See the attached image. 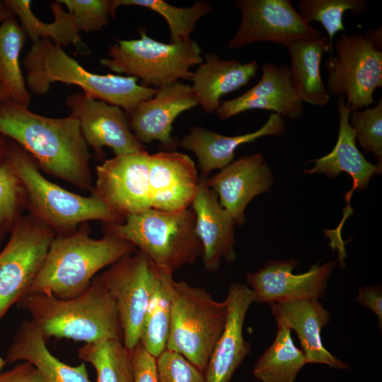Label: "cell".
I'll list each match as a JSON object with an SVG mask.
<instances>
[{
  "instance_id": "22",
  "label": "cell",
  "mask_w": 382,
  "mask_h": 382,
  "mask_svg": "<svg viewBox=\"0 0 382 382\" xmlns=\"http://www.w3.org/2000/svg\"><path fill=\"white\" fill-rule=\"evenodd\" d=\"M195 214V231L202 245V261L209 272H216L222 259L233 262L235 221L224 209L216 193L199 179L195 197L190 207Z\"/></svg>"
},
{
  "instance_id": "16",
  "label": "cell",
  "mask_w": 382,
  "mask_h": 382,
  "mask_svg": "<svg viewBox=\"0 0 382 382\" xmlns=\"http://www.w3.org/2000/svg\"><path fill=\"white\" fill-rule=\"evenodd\" d=\"M198 105L191 86L176 81L151 98L141 101L126 113L129 127L142 144L158 141L166 151H174L178 141L170 136L172 124L182 112Z\"/></svg>"
},
{
  "instance_id": "40",
  "label": "cell",
  "mask_w": 382,
  "mask_h": 382,
  "mask_svg": "<svg viewBox=\"0 0 382 382\" xmlns=\"http://www.w3.org/2000/svg\"><path fill=\"white\" fill-rule=\"evenodd\" d=\"M0 382H45L37 369L22 361L9 371L0 373Z\"/></svg>"
},
{
  "instance_id": "4",
  "label": "cell",
  "mask_w": 382,
  "mask_h": 382,
  "mask_svg": "<svg viewBox=\"0 0 382 382\" xmlns=\"http://www.w3.org/2000/svg\"><path fill=\"white\" fill-rule=\"evenodd\" d=\"M23 65L26 86L34 94H45L56 82L76 85L85 95L118 106L126 113L158 90L139 84L134 76L91 73L50 40L33 43Z\"/></svg>"
},
{
  "instance_id": "19",
  "label": "cell",
  "mask_w": 382,
  "mask_h": 382,
  "mask_svg": "<svg viewBox=\"0 0 382 382\" xmlns=\"http://www.w3.org/2000/svg\"><path fill=\"white\" fill-rule=\"evenodd\" d=\"M199 183L196 166L188 156L175 151L150 155L151 209L173 212L190 208Z\"/></svg>"
},
{
  "instance_id": "9",
  "label": "cell",
  "mask_w": 382,
  "mask_h": 382,
  "mask_svg": "<svg viewBox=\"0 0 382 382\" xmlns=\"http://www.w3.org/2000/svg\"><path fill=\"white\" fill-rule=\"evenodd\" d=\"M335 50L325 62L329 95L342 96L350 112L369 108L382 87L381 50L359 33H342Z\"/></svg>"
},
{
  "instance_id": "20",
  "label": "cell",
  "mask_w": 382,
  "mask_h": 382,
  "mask_svg": "<svg viewBox=\"0 0 382 382\" xmlns=\"http://www.w3.org/2000/svg\"><path fill=\"white\" fill-rule=\"evenodd\" d=\"M258 83L241 96L221 103L216 114L226 120L252 110L274 112L281 117L296 119L304 108L291 82L290 68L285 64H265Z\"/></svg>"
},
{
  "instance_id": "32",
  "label": "cell",
  "mask_w": 382,
  "mask_h": 382,
  "mask_svg": "<svg viewBox=\"0 0 382 382\" xmlns=\"http://www.w3.org/2000/svg\"><path fill=\"white\" fill-rule=\"evenodd\" d=\"M78 356L93 366L97 382H134L131 352L122 341L85 343L79 349Z\"/></svg>"
},
{
  "instance_id": "31",
  "label": "cell",
  "mask_w": 382,
  "mask_h": 382,
  "mask_svg": "<svg viewBox=\"0 0 382 382\" xmlns=\"http://www.w3.org/2000/svg\"><path fill=\"white\" fill-rule=\"evenodd\" d=\"M25 37L15 16L0 23V82L11 100L28 108L31 94L20 65Z\"/></svg>"
},
{
  "instance_id": "2",
  "label": "cell",
  "mask_w": 382,
  "mask_h": 382,
  "mask_svg": "<svg viewBox=\"0 0 382 382\" xmlns=\"http://www.w3.org/2000/svg\"><path fill=\"white\" fill-rule=\"evenodd\" d=\"M135 248L131 243L109 233L94 239L87 226L55 236L26 294L76 298L88 289L98 272L132 253Z\"/></svg>"
},
{
  "instance_id": "12",
  "label": "cell",
  "mask_w": 382,
  "mask_h": 382,
  "mask_svg": "<svg viewBox=\"0 0 382 382\" xmlns=\"http://www.w3.org/2000/svg\"><path fill=\"white\" fill-rule=\"evenodd\" d=\"M240 26L228 48L240 49L256 42H272L284 47L303 39L320 37V32L306 23L290 0H238Z\"/></svg>"
},
{
  "instance_id": "38",
  "label": "cell",
  "mask_w": 382,
  "mask_h": 382,
  "mask_svg": "<svg viewBox=\"0 0 382 382\" xmlns=\"http://www.w3.org/2000/svg\"><path fill=\"white\" fill-rule=\"evenodd\" d=\"M156 362L158 382H206L204 372L175 352L166 349Z\"/></svg>"
},
{
  "instance_id": "3",
  "label": "cell",
  "mask_w": 382,
  "mask_h": 382,
  "mask_svg": "<svg viewBox=\"0 0 382 382\" xmlns=\"http://www.w3.org/2000/svg\"><path fill=\"white\" fill-rule=\"evenodd\" d=\"M16 303L29 313L46 341L54 337L85 343L105 340L122 342L115 301L100 275L76 298L60 299L44 294H27Z\"/></svg>"
},
{
  "instance_id": "36",
  "label": "cell",
  "mask_w": 382,
  "mask_h": 382,
  "mask_svg": "<svg viewBox=\"0 0 382 382\" xmlns=\"http://www.w3.org/2000/svg\"><path fill=\"white\" fill-rule=\"evenodd\" d=\"M73 17L79 31L98 32L112 16L110 0H58Z\"/></svg>"
},
{
  "instance_id": "27",
  "label": "cell",
  "mask_w": 382,
  "mask_h": 382,
  "mask_svg": "<svg viewBox=\"0 0 382 382\" xmlns=\"http://www.w3.org/2000/svg\"><path fill=\"white\" fill-rule=\"evenodd\" d=\"M285 47L291 57V82L298 97L303 103L326 105L330 96L321 78L320 62L325 53L333 52L328 37L299 40Z\"/></svg>"
},
{
  "instance_id": "8",
  "label": "cell",
  "mask_w": 382,
  "mask_h": 382,
  "mask_svg": "<svg viewBox=\"0 0 382 382\" xmlns=\"http://www.w3.org/2000/svg\"><path fill=\"white\" fill-rule=\"evenodd\" d=\"M139 39L118 40L100 64L117 74L140 79L141 85L163 88L180 79L190 80V68L202 62L197 42L165 43L140 28Z\"/></svg>"
},
{
  "instance_id": "37",
  "label": "cell",
  "mask_w": 382,
  "mask_h": 382,
  "mask_svg": "<svg viewBox=\"0 0 382 382\" xmlns=\"http://www.w3.org/2000/svg\"><path fill=\"white\" fill-rule=\"evenodd\" d=\"M23 199L26 200L24 188L6 161L0 166V238L13 223Z\"/></svg>"
},
{
  "instance_id": "7",
  "label": "cell",
  "mask_w": 382,
  "mask_h": 382,
  "mask_svg": "<svg viewBox=\"0 0 382 382\" xmlns=\"http://www.w3.org/2000/svg\"><path fill=\"white\" fill-rule=\"evenodd\" d=\"M226 301L214 299L205 288L173 280L171 320L166 349L204 372L227 318Z\"/></svg>"
},
{
  "instance_id": "10",
  "label": "cell",
  "mask_w": 382,
  "mask_h": 382,
  "mask_svg": "<svg viewBox=\"0 0 382 382\" xmlns=\"http://www.w3.org/2000/svg\"><path fill=\"white\" fill-rule=\"evenodd\" d=\"M54 237V231L32 214L13 227L0 253V320L28 292Z\"/></svg>"
},
{
  "instance_id": "34",
  "label": "cell",
  "mask_w": 382,
  "mask_h": 382,
  "mask_svg": "<svg viewBox=\"0 0 382 382\" xmlns=\"http://www.w3.org/2000/svg\"><path fill=\"white\" fill-rule=\"evenodd\" d=\"M364 0H300L297 12L308 24L313 21L321 23L328 33V40L333 47L335 35L346 30L342 23L343 15L349 11L353 13H361L367 8Z\"/></svg>"
},
{
  "instance_id": "30",
  "label": "cell",
  "mask_w": 382,
  "mask_h": 382,
  "mask_svg": "<svg viewBox=\"0 0 382 382\" xmlns=\"http://www.w3.org/2000/svg\"><path fill=\"white\" fill-rule=\"evenodd\" d=\"M276 321L274 340L257 360L253 374L261 382H294L306 360L294 343L290 327L282 320Z\"/></svg>"
},
{
  "instance_id": "15",
  "label": "cell",
  "mask_w": 382,
  "mask_h": 382,
  "mask_svg": "<svg viewBox=\"0 0 382 382\" xmlns=\"http://www.w3.org/2000/svg\"><path fill=\"white\" fill-rule=\"evenodd\" d=\"M336 265L330 261L315 264L306 272L294 274V260L271 261L255 272L246 274L247 282L259 303H271L321 298Z\"/></svg>"
},
{
  "instance_id": "43",
  "label": "cell",
  "mask_w": 382,
  "mask_h": 382,
  "mask_svg": "<svg viewBox=\"0 0 382 382\" xmlns=\"http://www.w3.org/2000/svg\"><path fill=\"white\" fill-rule=\"evenodd\" d=\"M15 16L4 1H0V23Z\"/></svg>"
},
{
  "instance_id": "1",
  "label": "cell",
  "mask_w": 382,
  "mask_h": 382,
  "mask_svg": "<svg viewBox=\"0 0 382 382\" xmlns=\"http://www.w3.org/2000/svg\"><path fill=\"white\" fill-rule=\"evenodd\" d=\"M0 134L15 140L48 173L93 192L91 155L72 115L50 117L11 99L1 100Z\"/></svg>"
},
{
  "instance_id": "6",
  "label": "cell",
  "mask_w": 382,
  "mask_h": 382,
  "mask_svg": "<svg viewBox=\"0 0 382 382\" xmlns=\"http://www.w3.org/2000/svg\"><path fill=\"white\" fill-rule=\"evenodd\" d=\"M6 162L24 188L30 214L58 235L71 233L79 224L90 220L104 223L124 221L95 194L81 196L48 180L34 158L22 147L11 149Z\"/></svg>"
},
{
  "instance_id": "25",
  "label": "cell",
  "mask_w": 382,
  "mask_h": 382,
  "mask_svg": "<svg viewBox=\"0 0 382 382\" xmlns=\"http://www.w3.org/2000/svg\"><path fill=\"white\" fill-rule=\"evenodd\" d=\"M257 61L241 63L236 59H223L216 54L206 53L204 62L193 72L191 88L206 113L219 108L223 96L246 85L256 74Z\"/></svg>"
},
{
  "instance_id": "44",
  "label": "cell",
  "mask_w": 382,
  "mask_h": 382,
  "mask_svg": "<svg viewBox=\"0 0 382 382\" xmlns=\"http://www.w3.org/2000/svg\"><path fill=\"white\" fill-rule=\"evenodd\" d=\"M11 99L7 91L0 82V101Z\"/></svg>"
},
{
  "instance_id": "26",
  "label": "cell",
  "mask_w": 382,
  "mask_h": 382,
  "mask_svg": "<svg viewBox=\"0 0 382 382\" xmlns=\"http://www.w3.org/2000/svg\"><path fill=\"white\" fill-rule=\"evenodd\" d=\"M6 363L27 361L39 371L45 382H91L84 362L72 366L53 355L40 330L30 320H24L6 351Z\"/></svg>"
},
{
  "instance_id": "11",
  "label": "cell",
  "mask_w": 382,
  "mask_h": 382,
  "mask_svg": "<svg viewBox=\"0 0 382 382\" xmlns=\"http://www.w3.org/2000/svg\"><path fill=\"white\" fill-rule=\"evenodd\" d=\"M156 265L138 250L100 274L112 297L123 332L122 342L131 352L139 343L141 328L153 291Z\"/></svg>"
},
{
  "instance_id": "33",
  "label": "cell",
  "mask_w": 382,
  "mask_h": 382,
  "mask_svg": "<svg viewBox=\"0 0 382 382\" xmlns=\"http://www.w3.org/2000/svg\"><path fill=\"white\" fill-rule=\"evenodd\" d=\"M120 6H138L149 8L163 16L170 33V43H184L190 40V35L197 21L212 9L207 1H198L189 7H177L163 0H110L112 16Z\"/></svg>"
},
{
  "instance_id": "41",
  "label": "cell",
  "mask_w": 382,
  "mask_h": 382,
  "mask_svg": "<svg viewBox=\"0 0 382 382\" xmlns=\"http://www.w3.org/2000/svg\"><path fill=\"white\" fill-rule=\"evenodd\" d=\"M357 301L370 309L378 318V327H382V291L379 286H366L359 289Z\"/></svg>"
},
{
  "instance_id": "18",
  "label": "cell",
  "mask_w": 382,
  "mask_h": 382,
  "mask_svg": "<svg viewBox=\"0 0 382 382\" xmlns=\"http://www.w3.org/2000/svg\"><path fill=\"white\" fill-rule=\"evenodd\" d=\"M272 174L260 154L241 157L206 180L207 185L217 195L221 206L241 226L244 212L257 195L268 192Z\"/></svg>"
},
{
  "instance_id": "24",
  "label": "cell",
  "mask_w": 382,
  "mask_h": 382,
  "mask_svg": "<svg viewBox=\"0 0 382 382\" xmlns=\"http://www.w3.org/2000/svg\"><path fill=\"white\" fill-rule=\"evenodd\" d=\"M284 131V120L272 112L257 130L233 137L224 136L200 126L191 127L189 133L180 140V145L196 155L199 179L207 180L212 170L222 169L233 161L235 151L241 144L265 136L281 135Z\"/></svg>"
},
{
  "instance_id": "5",
  "label": "cell",
  "mask_w": 382,
  "mask_h": 382,
  "mask_svg": "<svg viewBox=\"0 0 382 382\" xmlns=\"http://www.w3.org/2000/svg\"><path fill=\"white\" fill-rule=\"evenodd\" d=\"M105 224V233L131 243L158 267L173 274L202 255L191 207L173 212L151 208L129 214L121 223Z\"/></svg>"
},
{
  "instance_id": "13",
  "label": "cell",
  "mask_w": 382,
  "mask_h": 382,
  "mask_svg": "<svg viewBox=\"0 0 382 382\" xmlns=\"http://www.w3.org/2000/svg\"><path fill=\"white\" fill-rule=\"evenodd\" d=\"M150 155L146 150L117 155L96 167L92 193L123 219L151 209Z\"/></svg>"
},
{
  "instance_id": "23",
  "label": "cell",
  "mask_w": 382,
  "mask_h": 382,
  "mask_svg": "<svg viewBox=\"0 0 382 382\" xmlns=\"http://www.w3.org/2000/svg\"><path fill=\"white\" fill-rule=\"evenodd\" d=\"M275 319L284 320L294 330L301 343L306 364H322L347 369L349 366L323 345L320 332L330 320V314L318 299L270 303Z\"/></svg>"
},
{
  "instance_id": "28",
  "label": "cell",
  "mask_w": 382,
  "mask_h": 382,
  "mask_svg": "<svg viewBox=\"0 0 382 382\" xmlns=\"http://www.w3.org/2000/svg\"><path fill=\"white\" fill-rule=\"evenodd\" d=\"M15 16L19 19L26 36L33 43L40 40H50L60 47L72 45L81 54L89 53L88 47L82 40L73 17L65 11L58 1L50 4L54 20L45 23L38 19L31 9L29 0H4Z\"/></svg>"
},
{
  "instance_id": "35",
  "label": "cell",
  "mask_w": 382,
  "mask_h": 382,
  "mask_svg": "<svg viewBox=\"0 0 382 382\" xmlns=\"http://www.w3.org/2000/svg\"><path fill=\"white\" fill-rule=\"evenodd\" d=\"M349 124L355 139L365 151H371L378 161H382V98L373 108L350 112Z\"/></svg>"
},
{
  "instance_id": "39",
  "label": "cell",
  "mask_w": 382,
  "mask_h": 382,
  "mask_svg": "<svg viewBox=\"0 0 382 382\" xmlns=\"http://www.w3.org/2000/svg\"><path fill=\"white\" fill-rule=\"evenodd\" d=\"M134 382H158L156 359L139 343L132 351Z\"/></svg>"
},
{
  "instance_id": "21",
  "label": "cell",
  "mask_w": 382,
  "mask_h": 382,
  "mask_svg": "<svg viewBox=\"0 0 382 382\" xmlns=\"http://www.w3.org/2000/svg\"><path fill=\"white\" fill-rule=\"evenodd\" d=\"M227 318L204 370L206 382H229L234 372L250 352L243 328L250 306L255 301L253 291L246 285L233 283L226 298Z\"/></svg>"
},
{
  "instance_id": "29",
  "label": "cell",
  "mask_w": 382,
  "mask_h": 382,
  "mask_svg": "<svg viewBox=\"0 0 382 382\" xmlns=\"http://www.w3.org/2000/svg\"><path fill=\"white\" fill-rule=\"evenodd\" d=\"M173 274L156 265L154 289L141 328L139 343L156 359L166 349L168 340Z\"/></svg>"
},
{
  "instance_id": "14",
  "label": "cell",
  "mask_w": 382,
  "mask_h": 382,
  "mask_svg": "<svg viewBox=\"0 0 382 382\" xmlns=\"http://www.w3.org/2000/svg\"><path fill=\"white\" fill-rule=\"evenodd\" d=\"M71 115L79 122L82 135L99 158H103V148H110L115 156L146 150L144 144L132 133L122 109L96 100L83 92L74 93L66 99Z\"/></svg>"
},
{
  "instance_id": "17",
  "label": "cell",
  "mask_w": 382,
  "mask_h": 382,
  "mask_svg": "<svg viewBox=\"0 0 382 382\" xmlns=\"http://www.w3.org/2000/svg\"><path fill=\"white\" fill-rule=\"evenodd\" d=\"M337 105L340 120L337 143L328 154L312 160L315 163L314 167L312 169L304 170L303 173H324L330 178H335L339 173L345 172L352 177L353 184L345 195L347 205L342 220L336 230L331 232L333 237L340 238L342 226L352 212L349 201L353 192L357 189L361 191L367 188L371 178L381 173L382 162L378 161L377 164H372L359 151L356 145L354 129L349 124L351 112L342 96L339 97Z\"/></svg>"
},
{
  "instance_id": "42",
  "label": "cell",
  "mask_w": 382,
  "mask_h": 382,
  "mask_svg": "<svg viewBox=\"0 0 382 382\" xmlns=\"http://www.w3.org/2000/svg\"><path fill=\"white\" fill-rule=\"evenodd\" d=\"M381 27L366 33L367 37L372 42L374 45L379 50L382 47Z\"/></svg>"
}]
</instances>
